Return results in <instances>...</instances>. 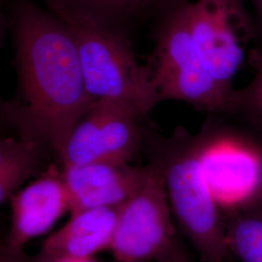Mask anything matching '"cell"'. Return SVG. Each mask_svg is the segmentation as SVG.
Masks as SVG:
<instances>
[{"label":"cell","instance_id":"1","mask_svg":"<svg viewBox=\"0 0 262 262\" xmlns=\"http://www.w3.org/2000/svg\"><path fill=\"white\" fill-rule=\"evenodd\" d=\"M23 138L61 155L71 132L96 100L84 83L75 40L53 12L20 2L14 16Z\"/></svg>","mask_w":262,"mask_h":262},{"label":"cell","instance_id":"2","mask_svg":"<svg viewBox=\"0 0 262 262\" xmlns=\"http://www.w3.org/2000/svg\"><path fill=\"white\" fill-rule=\"evenodd\" d=\"M48 5L71 31L86 90L96 101L125 105L140 117L161 101L150 66H141L127 41L97 13L57 0Z\"/></svg>","mask_w":262,"mask_h":262},{"label":"cell","instance_id":"3","mask_svg":"<svg viewBox=\"0 0 262 262\" xmlns=\"http://www.w3.org/2000/svg\"><path fill=\"white\" fill-rule=\"evenodd\" d=\"M154 162L165 181L173 217L201 261H226L230 253L225 224L201 167L199 136L178 129L157 143Z\"/></svg>","mask_w":262,"mask_h":262},{"label":"cell","instance_id":"4","mask_svg":"<svg viewBox=\"0 0 262 262\" xmlns=\"http://www.w3.org/2000/svg\"><path fill=\"white\" fill-rule=\"evenodd\" d=\"M160 100H180L207 112L229 113L232 94L209 74L192 42L183 5L164 21L150 67Z\"/></svg>","mask_w":262,"mask_h":262},{"label":"cell","instance_id":"5","mask_svg":"<svg viewBox=\"0 0 262 262\" xmlns=\"http://www.w3.org/2000/svg\"><path fill=\"white\" fill-rule=\"evenodd\" d=\"M150 164L146 184L119 209L109 249L119 262H170L180 244L162 172Z\"/></svg>","mask_w":262,"mask_h":262},{"label":"cell","instance_id":"6","mask_svg":"<svg viewBox=\"0 0 262 262\" xmlns=\"http://www.w3.org/2000/svg\"><path fill=\"white\" fill-rule=\"evenodd\" d=\"M182 5L202 63L223 90L233 94L232 81L253 34L244 0H196Z\"/></svg>","mask_w":262,"mask_h":262},{"label":"cell","instance_id":"7","mask_svg":"<svg viewBox=\"0 0 262 262\" xmlns=\"http://www.w3.org/2000/svg\"><path fill=\"white\" fill-rule=\"evenodd\" d=\"M207 185L222 214L253 212L262 199V145L236 134L199 136Z\"/></svg>","mask_w":262,"mask_h":262},{"label":"cell","instance_id":"8","mask_svg":"<svg viewBox=\"0 0 262 262\" xmlns=\"http://www.w3.org/2000/svg\"><path fill=\"white\" fill-rule=\"evenodd\" d=\"M140 116L111 100H97L77 123L59 159L62 165L129 163L142 144Z\"/></svg>","mask_w":262,"mask_h":262},{"label":"cell","instance_id":"9","mask_svg":"<svg viewBox=\"0 0 262 262\" xmlns=\"http://www.w3.org/2000/svg\"><path fill=\"white\" fill-rule=\"evenodd\" d=\"M151 164L97 162L63 165L62 175L69 200V212L105 207H120L146 184Z\"/></svg>","mask_w":262,"mask_h":262},{"label":"cell","instance_id":"10","mask_svg":"<svg viewBox=\"0 0 262 262\" xmlns=\"http://www.w3.org/2000/svg\"><path fill=\"white\" fill-rule=\"evenodd\" d=\"M11 230L4 250L21 252L33 238L47 233L69 211L62 171L51 165L29 186L11 197Z\"/></svg>","mask_w":262,"mask_h":262},{"label":"cell","instance_id":"11","mask_svg":"<svg viewBox=\"0 0 262 262\" xmlns=\"http://www.w3.org/2000/svg\"><path fill=\"white\" fill-rule=\"evenodd\" d=\"M120 207L88 209L72 214L69 222L46 239L41 254L47 258H92L110 249Z\"/></svg>","mask_w":262,"mask_h":262},{"label":"cell","instance_id":"12","mask_svg":"<svg viewBox=\"0 0 262 262\" xmlns=\"http://www.w3.org/2000/svg\"><path fill=\"white\" fill-rule=\"evenodd\" d=\"M45 144L27 138H5L0 143V203L11 199L43 164Z\"/></svg>","mask_w":262,"mask_h":262},{"label":"cell","instance_id":"13","mask_svg":"<svg viewBox=\"0 0 262 262\" xmlns=\"http://www.w3.org/2000/svg\"><path fill=\"white\" fill-rule=\"evenodd\" d=\"M229 253L240 262H262V215L255 212L226 216Z\"/></svg>","mask_w":262,"mask_h":262},{"label":"cell","instance_id":"14","mask_svg":"<svg viewBox=\"0 0 262 262\" xmlns=\"http://www.w3.org/2000/svg\"><path fill=\"white\" fill-rule=\"evenodd\" d=\"M248 61L254 71L253 80L243 89L234 90L229 113L242 115L262 130V50H252Z\"/></svg>","mask_w":262,"mask_h":262},{"label":"cell","instance_id":"15","mask_svg":"<svg viewBox=\"0 0 262 262\" xmlns=\"http://www.w3.org/2000/svg\"><path fill=\"white\" fill-rule=\"evenodd\" d=\"M67 4L75 5L82 8L91 10L97 13L99 10L103 11H126L137 4L142 3L141 0H57ZM98 14V13H97Z\"/></svg>","mask_w":262,"mask_h":262},{"label":"cell","instance_id":"16","mask_svg":"<svg viewBox=\"0 0 262 262\" xmlns=\"http://www.w3.org/2000/svg\"><path fill=\"white\" fill-rule=\"evenodd\" d=\"M1 262H32L24 252H10L7 250L2 251Z\"/></svg>","mask_w":262,"mask_h":262},{"label":"cell","instance_id":"17","mask_svg":"<svg viewBox=\"0 0 262 262\" xmlns=\"http://www.w3.org/2000/svg\"><path fill=\"white\" fill-rule=\"evenodd\" d=\"M32 262H94L92 258H71V257H60V258H47L38 254L37 257Z\"/></svg>","mask_w":262,"mask_h":262},{"label":"cell","instance_id":"18","mask_svg":"<svg viewBox=\"0 0 262 262\" xmlns=\"http://www.w3.org/2000/svg\"><path fill=\"white\" fill-rule=\"evenodd\" d=\"M170 262H192L190 260L189 256L187 255V253L185 252V250L183 249L181 243L179 244L178 247L176 248L175 252L173 253V256L171 258Z\"/></svg>","mask_w":262,"mask_h":262},{"label":"cell","instance_id":"19","mask_svg":"<svg viewBox=\"0 0 262 262\" xmlns=\"http://www.w3.org/2000/svg\"><path fill=\"white\" fill-rule=\"evenodd\" d=\"M253 1V5L256 9L257 15L259 17V19L262 21V0H252Z\"/></svg>","mask_w":262,"mask_h":262},{"label":"cell","instance_id":"20","mask_svg":"<svg viewBox=\"0 0 262 262\" xmlns=\"http://www.w3.org/2000/svg\"><path fill=\"white\" fill-rule=\"evenodd\" d=\"M253 212H255V213H258V214L262 215V199L261 202H260V204H259V206L257 207V209H256V210H254Z\"/></svg>","mask_w":262,"mask_h":262},{"label":"cell","instance_id":"21","mask_svg":"<svg viewBox=\"0 0 262 262\" xmlns=\"http://www.w3.org/2000/svg\"><path fill=\"white\" fill-rule=\"evenodd\" d=\"M151 1H156V0H141L142 3H144V2H151Z\"/></svg>","mask_w":262,"mask_h":262}]
</instances>
